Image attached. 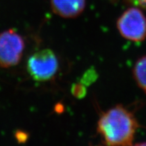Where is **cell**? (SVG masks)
Segmentation results:
<instances>
[{"label": "cell", "instance_id": "cell-1", "mask_svg": "<svg viewBox=\"0 0 146 146\" xmlns=\"http://www.w3.org/2000/svg\"><path fill=\"white\" fill-rule=\"evenodd\" d=\"M137 127L133 114L121 105L103 113L98 123V133L108 145H132Z\"/></svg>", "mask_w": 146, "mask_h": 146}, {"label": "cell", "instance_id": "cell-2", "mask_svg": "<svg viewBox=\"0 0 146 146\" xmlns=\"http://www.w3.org/2000/svg\"><path fill=\"white\" fill-rule=\"evenodd\" d=\"M59 63L56 54L50 49L39 50L29 58L27 68L36 81H50L58 72Z\"/></svg>", "mask_w": 146, "mask_h": 146}, {"label": "cell", "instance_id": "cell-3", "mask_svg": "<svg viewBox=\"0 0 146 146\" xmlns=\"http://www.w3.org/2000/svg\"><path fill=\"white\" fill-rule=\"evenodd\" d=\"M117 28L125 39L141 41L146 38V18L138 8H130L118 18Z\"/></svg>", "mask_w": 146, "mask_h": 146}, {"label": "cell", "instance_id": "cell-4", "mask_svg": "<svg viewBox=\"0 0 146 146\" xmlns=\"http://www.w3.org/2000/svg\"><path fill=\"white\" fill-rule=\"evenodd\" d=\"M25 50L23 37L12 29L0 34V67L15 66L21 61Z\"/></svg>", "mask_w": 146, "mask_h": 146}, {"label": "cell", "instance_id": "cell-5", "mask_svg": "<svg viewBox=\"0 0 146 146\" xmlns=\"http://www.w3.org/2000/svg\"><path fill=\"white\" fill-rule=\"evenodd\" d=\"M53 12L66 18H76L85 7V0H51Z\"/></svg>", "mask_w": 146, "mask_h": 146}, {"label": "cell", "instance_id": "cell-6", "mask_svg": "<svg viewBox=\"0 0 146 146\" xmlns=\"http://www.w3.org/2000/svg\"><path fill=\"white\" fill-rule=\"evenodd\" d=\"M133 76L138 86L146 93V56H142L136 62Z\"/></svg>", "mask_w": 146, "mask_h": 146}, {"label": "cell", "instance_id": "cell-7", "mask_svg": "<svg viewBox=\"0 0 146 146\" xmlns=\"http://www.w3.org/2000/svg\"><path fill=\"white\" fill-rule=\"evenodd\" d=\"M127 1L133 5L146 9V0H127Z\"/></svg>", "mask_w": 146, "mask_h": 146}, {"label": "cell", "instance_id": "cell-8", "mask_svg": "<svg viewBox=\"0 0 146 146\" xmlns=\"http://www.w3.org/2000/svg\"><path fill=\"white\" fill-rule=\"evenodd\" d=\"M16 138L17 139L18 141L20 143H24L27 140L28 136L27 133H24L23 131H18L16 133Z\"/></svg>", "mask_w": 146, "mask_h": 146}]
</instances>
